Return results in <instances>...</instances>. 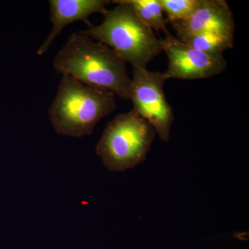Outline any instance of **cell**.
Listing matches in <instances>:
<instances>
[{"label": "cell", "mask_w": 249, "mask_h": 249, "mask_svg": "<svg viewBox=\"0 0 249 249\" xmlns=\"http://www.w3.org/2000/svg\"><path fill=\"white\" fill-rule=\"evenodd\" d=\"M53 67L62 76L129 99L131 78L126 62L107 45L80 32L70 36L55 55Z\"/></svg>", "instance_id": "cell-1"}, {"label": "cell", "mask_w": 249, "mask_h": 249, "mask_svg": "<svg viewBox=\"0 0 249 249\" xmlns=\"http://www.w3.org/2000/svg\"><path fill=\"white\" fill-rule=\"evenodd\" d=\"M116 107L114 93L62 76L49 109V121L59 135L80 138L91 135L97 123Z\"/></svg>", "instance_id": "cell-2"}, {"label": "cell", "mask_w": 249, "mask_h": 249, "mask_svg": "<svg viewBox=\"0 0 249 249\" xmlns=\"http://www.w3.org/2000/svg\"><path fill=\"white\" fill-rule=\"evenodd\" d=\"M113 2L117 6L107 10L101 24H91L80 32L107 45L132 67L147 68L162 53L160 39L125 0Z\"/></svg>", "instance_id": "cell-3"}, {"label": "cell", "mask_w": 249, "mask_h": 249, "mask_svg": "<svg viewBox=\"0 0 249 249\" xmlns=\"http://www.w3.org/2000/svg\"><path fill=\"white\" fill-rule=\"evenodd\" d=\"M155 130L134 111L122 113L108 123L96 147L109 171L124 172L146 160Z\"/></svg>", "instance_id": "cell-4"}, {"label": "cell", "mask_w": 249, "mask_h": 249, "mask_svg": "<svg viewBox=\"0 0 249 249\" xmlns=\"http://www.w3.org/2000/svg\"><path fill=\"white\" fill-rule=\"evenodd\" d=\"M168 80L165 72L133 67L129 89L132 109L155 129L163 142L169 141L170 129L175 120L173 109L163 90V85Z\"/></svg>", "instance_id": "cell-5"}, {"label": "cell", "mask_w": 249, "mask_h": 249, "mask_svg": "<svg viewBox=\"0 0 249 249\" xmlns=\"http://www.w3.org/2000/svg\"><path fill=\"white\" fill-rule=\"evenodd\" d=\"M160 45L168 60V68L164 71L168 79H204L220 74L227 68L224 55L205 53L170 33L160 39Z\"/></svg>", "instance_id": "cell-6"}, {"label": "cell", "mask_w": 249, "mask_h": 249, "mask_svg": "<svg viewBox=\"0 0 249 249\" xmlns=\"http://www.w3.org/2000/svg\"><path fill=\"white\" fill-rule=\"evenodd\" d=\"M171 24L178 37L183 34L203 33L235 36L233 15L225 0H200L191 17Z\"/></svg>", "instance_id": "cell-7"}, {"label": "cell", "mask_w": 249, "mask_h": 249, "mask_svg": "<svg viewBox=\"0 0 249 249\" xmlns=\"http://www.w3.org/2000/svg\"><path fill=\"white\" fill-rule=\"evenodd\" d=\"M106 0H49L51 22L52 29L45 42L37 49V54L42 55L48 51L54 40L69 24L76 21H83L91 25L88 18L92 14L107 12Z\"/></svg>", "instance_id": "cell-8"}, {"label": "cell", "mask_w": 249, "mask_h": 249, "mask_svg": "<svg viewBox=\"0 0 249 249\" xmlns=\"http://www.w3.org/2000/svg\"><path fill=\"white\" fill-rule=\"evenodd\" d=\"M177 37L198 50L213 55H224L226 51L233 47L234 36L214 33L183 34Z\"/></svg>", "instance_id": "cell-9"}, {"label": "cell", "mask_w": 249, "mask_h": 249, "mask_svg": "<svg viewBox=\"0 0 249 249\" xmlns=\"http://www.w3.org/2000/svg\"><path fill=\"white\" fill-rule=\"evenodd\" d=\"M130 4L139 18L152 31H161L165 35L169 34L167 22L163 17V9L159 0H125Z\"/></svg>", "instance_id": "cell-10"}, {"label": "cell", "mask_w": 249, "mask_h": 249, "mask_svg": "<svg viewBox=\"0 0 249 249\" xmlns=\"http://www.w3.org/2000/svg\"><path fill=\"white\" fill-rule=\"evenodd\" d=\"M167 21L181 22L191 17L199 4L200 0H159Z\"/></svg>", "instance_id": "cell-11"}]
</instances>
